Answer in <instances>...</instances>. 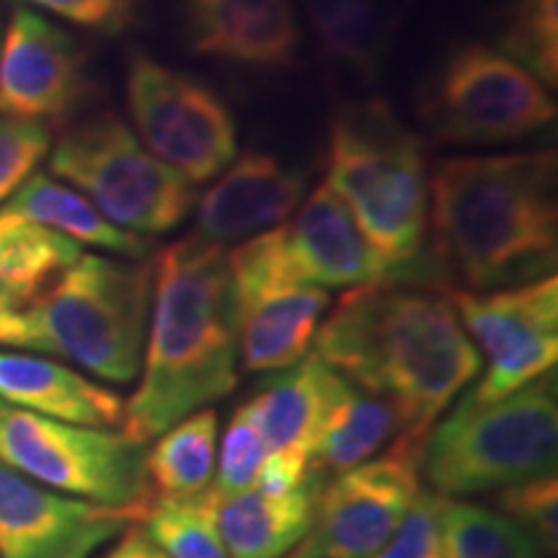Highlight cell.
<instances>
[{"label":"cell","instance_id":"9","mask_svg":"<svg viewBox=\"0 0 558 558\" xmlns=\"http://www.w3.org/2000/svg\"><path fill=\"white\" fill-rule=\"evenodd\" d=\"M422 120L439 140L494 145L556 120V101L530 70L497 47L469 41L448 54L424 86Z\"/></svg>","mask_w":558,"mask_h":558},{"label":"cell","instance_id":"15","mask_svg":"<svg viewBox=\"0 0 558 558\" xmlns=\"http://www.w3.org/2000/svg\"><path fill=\"white\" fill-rule=\"evenodd\" d=\"M88 60L73 34L32 9H13L0 52V114L62 120L90 90Z\"/></svg>","mask_w":558,"mask_h":558},{"label":"cell","instance_id":"23","mask_svg":"<svg viewBox=\"0 0 558 558\" xmlns=\"http://www.w3.org/2000/svg\"><path fill=\"white\" fill-rule=\"evenodd\" d=\"M333 369L318 357H303L292 367L277 369L246 401L259 424L267 450H295L311 458Z\"/></svg>","mask_w":558,"mask_h":558},{"label":"cell","instance_id":"31","mask_svg":"<svg viewBox=\"0 0 558 558\" xmlns=\"http://www.w3.org/2000/svg\"><path fill=\"white\" fill-rule=\"evenodd\" d=\"M497 509L509 520L518 522L546 550H558V478L556 473L522 481L497 492Z\"/></svg>","mask_w":558,"mask_h":558},{"label":"cell","instance_id":"11","mask_svg":"<svg viewBox=\"0 0 558 558\" xmlns=\"http://www.w3.org/2000/svg\"><path fill=\"white\" fill-rule=\"evenodd\" d=\"M128 104L137 140L192 184L233 163L239 135L226 101L192 75L135 52L128 68Z\"/></svg>","mask_w":558,"mask_h":558},{"label":"cell","instance_id":"20","mask_svg":"<svg viewBox=\"0 0 558 558\" xmlns=\"http://www.w3.org/2000/svg\"><path fill=\"white\" fill-rule=\"evenodd\" d=\"M324 476L311 471L290 492L269 494L262 488L220 497L218 525L228 558H284L308 535L316 518Z\"/></svg>","mask_w":558,"mask_h":558},{"label":"cell","instance_id":"33","mask_svg":"<svg viewBox=\"0 0 558 558\" xmlns=\"http://www.w3.org/2000/svg\"><path fill=\"white\" fill-rule=\"evenodd\" d=\"M442 499L429 488H422L390 541L369 558H437Z\"/></svg>","mask_w":558,"mask_h":558},{"label":"cell","instance_id":"37","mask_svg":"<svg viewBox=\"0 0 558 558\" xmlns=\"http://www.w3.org/2000/svg\"><path fill=\"white\" fill-rule=\"evenodd\" d=\"M3 409H5V407H3V401H0V411H3Z\"/></svg>","mask_w":558,"mask_h":558},{"label":"cell","instance_id":"18","mask_svg":"<svg viewBox=\"0 0 558 558\" xmlns=\"http://www.w3.org/2000/svg\"><path fill=\"white\" fill-rule=\"evenodd\" d=\"M194 50L254 68H288L298 58L290 0H190Z\"/></svg>","mask_w":558,"mask_h":558},{"label":"cell","instance_id":"1","mask_svg":"<svg viewBox=\"0 0 558 558\" xmlns=\"http://www.w3.org/2000/svg\"><path fill=\"white\" fill-rule=\"evenodd\" d=\"M311 349L352 386L393 403L414 435H427L484 365L450 290L422 279L349 288Z\"/></svg>","mask_w":558,"mask_h":558},{"label":"cell","instance_id":"36","mask_svg":"<svg viewBox=\"0 0 558 558\" xmlns=\"http://www.w3.org/2000/svg\"><path fill=\"white\" fill-rule=\"evenodd\" d=\"M104 558H169L160 550L156 543H153L140 522H132V525L124 530L120 543L109 550Z\"/></svg>","mask_w":558,"mask_h":558},{"label":"cell","instance_id":"24","mask_svg":"<svg viewBox=\"0 0 558 558\" xmlns=\"http://www.w3.org/2000/svg\"><path fill=\"white\" fill-rule=\"evenodd\" d=\"M0 209L58 230V233L68 235L75 243L111 251L122 259H145L150 254L148 239L117 228L114 222L104 218L88 197L70 190V186L58 184L45 173H34V177L26 179L21 190Z\"/></svg>","mask_w":558,"mask_h":558},{"label":"cell","instance_id":"13","mask_svg":"<svg viewBox=\"0 0 558 558\" xmlns=\"http://www.w3.org/2000/svg\"><path fill=\"white\" fill-rule=\"evenodd\" d=\"M460 324L486 354V373L469 396L499 401L550 373L558 360V279L499 290H450Z\"/></svg>","mask_w":558,"mask_h":558},{"label":"cell","instance_id":"5","mask_svg":"<svg viewBox=\"0 0 558 558\" xmlns=\"http://www.w3.org/2000/svg\"><path fill=\"white\" fill-rule=\"evenodd\" d=\"M556 460L558 390L550 369L499 401L460 396L424 437L422 478L445 499L476 497L556 473Z\"/></svg>","mask_w":558,"mask_h":558},{"label":"cell","instance_id":"16","mask_svg":"<svg viewBox=\"0 0 558 558\" xmlns=\"http://www.w3.org/2000/svg\"><path fill=\"white\" fill-rule=\"evenodd\" d=\"M284 241L300 277L324 290L407 279L373 248L349 207L326 181L311 192L295 220L290 226L284 222Z\"/></svg>","mask_w":558,"mask_h":558},{"label":"cell","instance_id":"26","mask_svg":"<svg viewBox=\"0 0 558 558\" xmlns=\"http://www.w3.org/2000/svg\"><path fill=\"white\" fill-rule=\"evenodd\" d=\"M153 497L197 499L215 484L218 469V414L199 409L179 418L173 427L156 437L145 456Z\"/></svg>","mask_w":558,"mask_h":558},{"label":"cell","instance_id":"8","mask_svg":"<svg viewBox=\"0 0 558 558\" xmlns=\"http://www.w3.org/2000/svg\"><path fill=\"white\" fill-rule=\"evenodd\" d=\"M148 445L109 427L58 422L24 409L0 411V463L90 505L137 520L153 505Z\"/></svg>","mask_w":558,"mask_h":558},{"label":"cell","instance_id":"19","mask_svg":"<svg viewBox=\"0 0 558 558\" xmlns=\"http://www.w3.org/2000/svg\"><path fill=\"white\" fill-rule=\"evenodd\" d=\"M0 401L86 427H114L124 416L122 396L111 388L54 360L16 352H0Z\"/></svg>","mask_w":558,"mask_h":558},{"label":"cell","instance_id":"7","mask_svg":"<svg viewBox=\"0 0 558 558\" xmlns=\"http://www.w3.org/2000/svg\"><path fill=\"white\" fill-rule=\"evenodd\" d=\"M50 169L78 186L104 218L143 239L177 230L197 205L192 181L153 156L114 114L70 128L54 145Z\"/></svg>","mask_w":558,"mask_h":558},{"label":"cell","instance_id":"25","mask_svg":"<svg viewBox=\"0 0 558 558\" xmlns=\"http://www.w3.org/2000/svg\"><path fill=\"white\" fill-rule=\"evenodd\" d=\"M78 256L68 235L0 209V311L32 308Z\"/></svg>","mask_w":558,"mask_h":558},{"label":"cell","instance_id":"28","mask_svg":"<svg viewBox=\"0 0 558 558\" xmlns=\"http://www.w3.org/2000/svg\"><path fill=\"white\" fill-rule=\"evenodd\" d=\"M140 525L169 558H228L213 488L197 499H153Z\"/></svg>","mask_w":558,"mask_h":558},{"label":"cell","instance_id":"35","mask_svg":"<svg viewBox=\"0 0 558 558\" xmlns=\"http://www.w3.org/2000/svg\"><path fill=\"white\" fill-rule=\"evenodd\" d=\"M0 347H21V349H37L47 352L45 339L29 313H9L0 311Z\"/></svg>","mask_w":558,"mask_h":558},{"label":"cell","instance_id":"14","mask_svg":"<svg viewBox=\"0 0 558 558\" xmlns=\"http://www.w3.org/2000/svg\"><path fill=\"white\" fill-rule=\"evenodd\" d=\"M132 522V512L60 497L0 463V558H94Z\"/></svg>","mask_w":558,"mask_h":558},{"label":"cell","instance_id":"17","mask_svg":"<svg viewBox=\"0 0 558 558\" xmlns=\"http://www.w3.org/2000/svg\"><path fill=\"white\" fill-rule=\"evenodd\" d=\"M303 194V171L267 153H246L199 199L194 235L215 246L248 241L264 230L284 226Z\"/></svg>","mask_w":558,"mask_h":558},{"label":"cell","instance_id":"32","mask_svg":"<svg viewBox=\"0 0 558 558\" xmlns=\"http://www.w3.org/2000/svg\"><path fill=\"white\" fill-rule=\"evenodd\" d=\"M50 145L52 137L45 122L0 114V202L21 190L50 153Z\"/></svg>","mask_w":558,"mask_h":558},{"label":"cell","instance_id":"30","mask_svg":"<svg viewBox=\"0 0 558 558\" xmlns=\"http://www.w3.org/2000/svg\"><path fill=\"white\" fill-rule=\"evenodd\" d=\"M267 452L269 450L267 442H264L259 424H256V418L246 403H241L235 409L233 418H230L226 435H222L220 458L213 484L215 492L220 497H233V494L254 488Z\"/></svg>","mask_w":558,"mask_h":558},{"label":"cell","instance_id":"27","mask_svg":"<svg viewBox=\"0 0 558 558\" xmlns=\"http://www.w3.org/2000/svg\"><path fill=\"white\" fill-rule=\"evenodd\" d=\"M437 558H548L533 535L499 509L442 499Z\"/></svg>","mask_w":558,"mask_h":558},{"label":"cell","instance_id":"6","mask_svg":"<svg viewBox=\"0 0 558 558\" xmlns=\"http://www.w3.org/2000/svg\"><path fill=\"white\" fill-rule=\"evenodd\" d=\"M153 305V264L81 254L29 308L47 354L128 386L140 375Z\"/></svg>","mask_w":558,"mask_h":558},{"label":"cell","instance_id":"2","mask_svg":"<svg viewBox=\"0 0 558 558\" xmlns=\"http://www.w3.org/2000/svg\"><path fill=\"white\" fill-rule=\"evenodd\" d=\"M239 311L228 251L186 235L153 262V320L124 435L148 445L239 386Z\"/></svg>","mask_w":558,"mask_h":558},{"label":"cell","instance_id":"21","mask_svg":"<svg viewBox=\"0 0 558 558\" xmlns=\"http://www.w3.org/2000/svg\"><path fill=\"white\" fill-rule=\"evenodd\" d=\"M403 435L414 432H409L393 403L352 386L333 369L329 399L313 442L311 471L324 478L339 476L378 458Z\"/></svg>","mask_w":558,"mask_h":558},{"label":"cell","instance_id":"12","mask_svg":"<svg viewBox=\"0 0 558 558\" xmlns=\"http://www.w3.org/2000/svg\"><path fill=\"white\" fill-rule=\"evenodd\" d=\"M427 435H403L383 456L324 481L316 518L288 558H369L401 525L422 492Z\"/></svg>","mask_w":558,"mask_h":558},{"label":"cell","instance_id":"3","mask_svg":"<svg viewBox=\"0 0 558 558\" xmlns=\"http://www.w3.org/2000/svg\"><path fill=\"white\" fill-rule=\"evenodd\" d=\"M556 153L439 160L427 233L437 264L473 292L556 275Z\"/></svg>","mask_w":558,"mask_h":558},{"label":"cell","instance_id":"34","mask_svg":"<svg viewBox=\"0 0 558 558\" xmlns=\"http://www.w3.org/2000/svg\"><path fill=\"white\" fill-rule=\"evenodd\" d=\"M83 29L120 34L135 24L140 0H24Z\"/></svg>","mask_w":558,"mask_h":558},{"label":"cell","instance_id":"10","mask_svg":"<svg viewBox=\"0 0 558 558\" xmlns=\"http://www.w3.org/2000/svg\"><path fill=\"white\" fill-rule=\"evenodd\" d=\"M239 311L241 365L277 373L311 354L313 337L329 311V292L300 277L288 254L284 226L228 251Z\"/></svg>","mask_w":558,"mask_h":558},{"label":"cell","instance_id":"22","mask_svg":"<svg viewBox=\"0 0 558 558\" xmlns=\"http://www.w3.org/2000/svg\"><path fill=\"white\" fill-rule=\"evenodd\" d=\"M318 50L357 75H378L403 21V0H303Z\"/></svg>","mask_w":558,"mask_h":558},{"label":"cell","instance_id":"29","mask_svg":"<svg viewBox=\"0 0 558 558\" xmlns=\"http://www.w3.org/2000/svg\"><path fill=\"white\" fill-rule=\"evenodd\" d=\"M499 50L538 78H558V0H509Z\"/></svg>","mask_w":558,"mask_h":558},{"label":"cell","instance_id":"4","mask_svg":"<svg viewBox=\"0 0 558 558\" xmlns=\"http://www.w3.org/2000/svg\"><path fill=\"white\" fill-rule=\"evenodd\" d=\"M326 184L373 248L407 279H422L429 179L424 145L388 101H354L331 122Z\"/></svg>","mask_w":558,"mask_h":558}]
</instances>
